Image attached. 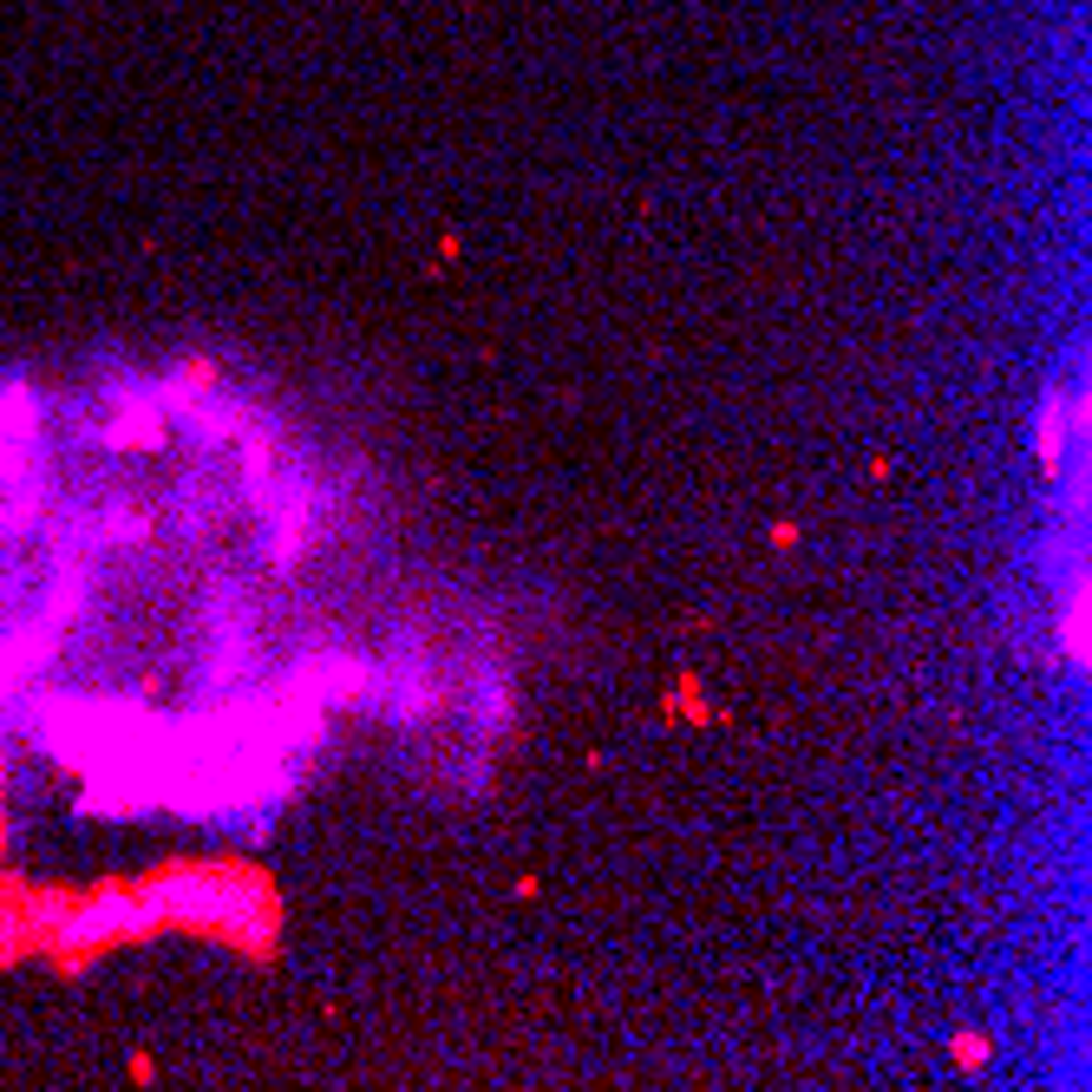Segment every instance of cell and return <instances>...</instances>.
Returning a JSON list of instances; mask_svg holds the SVG:
<instances>
[{
	"label": "cell",
	"mask_w": 1092,
	"mask_h": 1092,
	"mask_svg": "<svg viewBox=\"0 0 1092 1092\" xmlns=\"http://www.w3.org/2000/svg\"><path fill=\"white\" fill-rule=\"evenodd\" d=\"M150 923H177V929H217L236 943H268L276 935V903L249 870H223V864H177L164 876H150L138 890Z\"/></svg>",
	"instance_id": "cell-1"
},
{
	"label": "cell",
	"mask_w": 1092,
	"mask_h": 1092,
	"mask_svg": "<svg viewBox=\"0 0 1092 1092\" xmlns=\"http://www.w3.org/2000/svg\"><path fill=\"white\" fill-rule=\"evenodd\" d=\"M150 909L138 890H99L73 909H59V929H53V949L59 955H93V949H112V943H132V935H150Z\"/></svg>",
	"instance_id": "cell-2"
},
{
	"label": "cell",
	"mask_w": 1092,
	"mask_h": 1092,
	"mask_svg": "<svg viewBox=\"0 0 1092 1092\" xmlns=\"http://www.w3.org/2000/svg\"><path fill=\"white\" fill-rule=\"evenodd\" d=\"M1073 419H1079V406L1067 400V392H1053V386H1047V400H1040V432H1034L1040 465H1047V471L1067 465V451H1073Z\"/></svg>",
	"instance_id": "cell-3"
}]
</instances>
